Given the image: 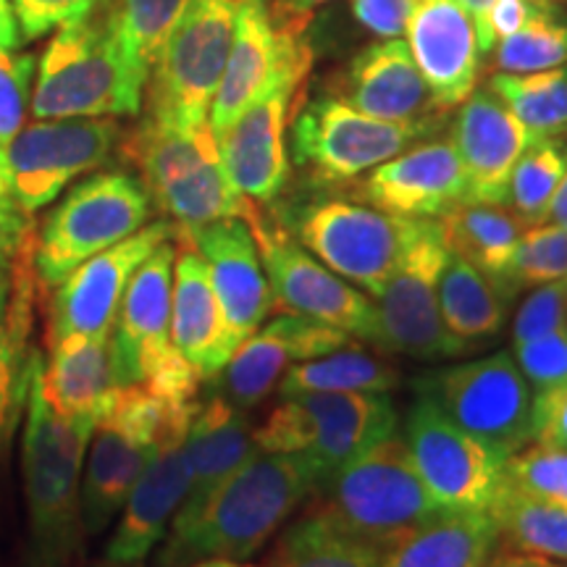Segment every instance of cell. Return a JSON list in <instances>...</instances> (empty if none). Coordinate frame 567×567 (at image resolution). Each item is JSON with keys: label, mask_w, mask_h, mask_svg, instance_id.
I'll return each mask as SVG.
<instances>
[{"label": "cell", "mask_w": 567, "mask_h": 567, "mask_svg": "<svg viewBox=\"0 0 567 567\" xmlns=\"http://www.w3.org/2000/svg\"><path fill=\"white\" fill-rule=\"evenodd\" d=\"M318 488L321 476L305 455L255 450L197 513L172 520L158 565L187 567L208 557H252Z\"/></svg>", "instance_id": "obj_1"}, {"label": "cell", "mask_w": 567, "mask_h": 567, "mask_svg": "<svg viewBox=\"0 0 567 567\" xmlns=\"http://www.w3.org/2000/svg\"><path fill=\"white\" fill-rule=\"evenodd\" d=\"M40 358L34 363L30 396H27L24 442H21L32 567H66L84 536L82 471L97 421L69 417L53 410L40 386Z\"/></svg>", "instance_id": "obj_2"}, {"label": "cell", "mask_w": 567, "mask_h": 567, "mask_svg": "<svg viewBox=\"0 0 567 567\" xmlns=\"http://www.w3.org/2000/svg\"><path fill=\"white\" fill-rule=\"evenodd\" d=\"M145 80L126 61L113 13L59 27L40 59L32 87L34 118L137 116Z\"/></svg>", "instance_id": "obj_3"}, {"label": "cell", "mask_w": 567, "mask_h": 567, "mask_svg": "<svg viewBox=\"0 0 567 567\" xmlns=\"http://www.w3.org/2000/svg\"><path fill=\"white\" fill-rule=\"evenodd\" d=\"M126 153L140 168V179L176 231H193L218 218H250L255 203L234 187L221 161L216 132L200 126H166L151 118L132 134Z\"/></svg>", "instance_id": "obj_4"}, {"label": "cell", "mask_w": 567, "mask_h": 567, "mask_svg": "<svg viewBox=\"0 0 567 567\" xmlns=\"http://www.w3.org/2000/svg\"><path fill=\"white\" fill-rule=\"evenodd\" d=\"M318 494L321 505L316 509L347 534L384 551L444 515L417 476L405 442L396 434L339 467Z\"/></svg>", "instance_id": "obj_5"}, {"label": "cell", "mask_w": 567, "mask_h": 567, "mask_svg": "<svg viewBox=\"0 0 567 567\" xmlns=\"http://www.w3.org/2000/svg\"><path fill=\"white\" fill-rule=\"evenodd\" d=\"M396 425L389 392H302L284 396L252 439L260 452L308 457L323 486L339 467L394 436Z\"/></svg>", "instance_id": "obj_6"}, {"label": "cell", "mask_w": 567, "mask_h": 567, "mask_svg": "<svg viewBox=\"0 0 567 567\" xmlns=\"http://www.w3.org/2000/svg\"><path fill=\"white\" fill-rule=\"evenodd\" d=\"M429 221L392 216L344 197H326L289 210L281 226L326 268L379 297Z\"/></svg>", "instance_id": "obj_7"}, {"label": "cell", "mask_w": 567, "mask_h": 567, "mask_svg": "<svg viewBox=\"0 0 567 567\" xmlns=\"http://www.w3.org/2000/svg\"><path fill=\"white\" fill-rule=\"evenodd\" d=\"M195 405V402H193ZM145 384L118 386L92 431L82 471V528L97 536L122 513L126 496L151 463L158 442L184 408Z\"/></svg>", "instance_id": "obj_8"}, {"label": "cell", "mask_w": 567, "mask_h": 567, "mask_svg": "<svg viewBox=\"0 0 567 567\" xmlns=\"http://www.w3.org/2000/svg\"><path fill=\"white\" fill-rule=\"evenodd\" d=\"M153 200L140 176L105 172L69 189L42 224L32 247L34 276L42 287H59L92 255L124 243L151 218Z\"/></svg>", "instance_id": "obj_9"}, {"label": "cell", "mask_w": 567, "mask_h": 567, "mask_svg": "<svg viewBox=\"0 0 567 567\" xmlns=\"http://www.w3.org/2000/svg\"><path fill=\"white\" fill-rule=\"evenodd\" d=\"M243 0H193L147 76V118L200 126L229 61Z\"/></svg>", "instance_id": "obj_10"}, {"label": "cell", "mask_w": 567, "mask_h": 567, "mask_svg": "<svg viewBox=\"0 0 567 567\" xmlns=\"http://www.w3.org/2000/svg\"><path fill=\"white\" fill-rule=\"evenodd\" d=\"M434 130L436 124L381 122L337 95H318L289 118V161L318 187H342Z\"/></svg>", "instance_id": "obj_11"}, {"label": "cell", "mask_w": 567, "mask_h": 567, "mask_svg": "<svg viewBox=\"0 0 567 567\" xmlns=\"http://www.w3.org/2000/svg\"><path fill=\"white\" fill-rule=\"evenodd\" d=\"M415 392L502 460L534 442V389L509 350L425 373Z\"/></svg>", "instance_id": "obj_12"}, {"label": "cell", "mask_w": 567, "mask_h": 567, "mask_svg": "<svg viewBox=\"0 0 567 567\" xmlns=\"http://www.w3.org/2000/svg\"><path fill=\"white\" fill-rule=\"evenodd\" d=\"M305 21L276 13L268 0H243L224 76L213 95L208 124L216 137L284 80H305L313 51L302 38Z\"/></svg>", "instance_id": "obj_13"}, {"label": "cell", "mask_w": 567, "mask_h": 567, "mask_svg": "<svg viewBox=\"0 0 567 567\" xmlns=\"http://www.w3.org/2000/svg\"><path fill=\"white\" fill-rule=\"evenodd\" d=\"M260 260L271 284L274 308L310 321L342 329L352 339L375 347L379 339V308L363 289L352 287L342 276L326 268L281 224H268L255 213L250 218Z\"/></svg>", "instance_id": "obj_14"}, {"label": "cell", "mask_w": 567, "mask_h": 567, "mask_svg": "<svg viewBox=\"0 0 567 567\" xmlns=\"http://www.w3.org/2000/svg\"><path fill=\"white\" fill-rule=\"evenodd\" d=\"M423 486L442 513H488L505 481V460L465 434L425 394H417L402 431Z\"/></svg>", "instance_id": "obj_15"}, {"label": "cell", "mask_w": 567, "mask_h": 567, "mask_svg": "<svg viewBox=\"0 0 567 567\" xmlns=\"http://www.w3.org/2000/svg\"><path fill=\"white\" fill-rule=\"evenodd\" d=\"M122 137L113 118H40L3 151L9 193L24 213L51 205L76 176L95 172Z\"/></svg>", "instance_id": "obj_16"}, {"label": "cell", "mask_w": 567, "mask_h": 567, "mask_svg": "<svg viewBox=\"0 0 567 567\" xmlns=\"http://www.w3.org/2000/svg\"><path fill=\"white\" fill-rule=\"evenodd\" d=\"M446 260L450 247L444 243L442 224L431 218L379 295L375 350L415 360H450L467 354L444 329L439 310V281Z\"/></svg>", "instance_id": "obj_17"}, {"label": "cell", "mask_w": 567, "mask_h": 567, "mask_svg": "<svg viewBox=\"0 0 567 567\" xmlns=\"http://www.w3.org/2000/svg\"><path fill=\"white\" fill-rule=\"evenodd\" d=\"M176 234L172 221L145 224L124 243L92 255L53 287L48 313V344L66 337H111L118 305L132 276L155 247Z\"/></svg>", "instance_id": "obj_18"}, {"label": "cell", "mask_w": 567, "mask_h": 567, "mask_svg": "<svg viewBox=\"0 0 567 567\" xmlns=\"http://www.w3.org/2000/svg\"><path fill=\"white\" fill-rule=\"evenodd\" d=\"M176 239H166L134 271L111 329V360L118 386L145 384L174 358L172 295Z\"/></svg>", "instance_id": "obj_19"}, {"label": "cell", "mask_w": 567, "mask_h": 567, "mask_svg": "<svg viewBox=\"0 0 567 567\" xmlns=\"http://www.w3.org/2000/svg\"><path fill=\"white\" fill-rule=\"evenodd\" d=\"M197 402L172 417L163 431L158 450L147 463L137 484L126 496L122 517L113 530L105 559L113 565H140L166 538L174 515L179 513L189 488V463L184 439Z\"/></svg>", "instance_id": "obj_20"}, {"label": "cell", "mask_w": 567, "mask_h": 567, "mask_svg": "<svg viewBox=\"0 0 567 567\" xmlns=\"http://www.w3.org/2000/svg\"><path fill=\"white\" fill-rule=\"evenodd\" d=\"M354 344L352 337L334 326L310 318L281 313L260 326L234 350L229 363L216 375V392L231 405L252 410L279 386L292 363L323 358Z\"/></svg>", "instance_id": "obj_21"}, {"label": "cell", "mask_w": 567, "mask_h": 567, "mask_svg": "<svg viewBox=\"0 0 567 567\" xmlns=\"http://www.w3.org/2000/svg\"><path fill=\"white\" fill-rule=\"evenodd\" d=\"M300 84V76L279 82L218 137L226 174L255 205H271L287 189L292 174L287 132Z\"/></svg>", "instance_id": "obj_22"}, {"label": "cell", "mask_w": 567, "mask_h": 567, "mask_svg": "<svg viewBox=\"0 0 567 567\" xmlns=\"http://www.w3.org/2000/svg\"><path fill=\"white\" fill-rule=\"evenodd\" d=\"M184 234L208 266L210 284L221 302L226 326L237 347L255 334L274 310L258 243L247 218H218Z\"/></svg>", "instance_id": "obj_23"}, {"label": "cell", "mask_w": 567, "mask_h": 567, "mask_svg": "<svg viewBox=\"0 0 567 567\" xmlns=\"http://www.w3.org/2000/svg\"><path fill=\"white\" fill-rule=\"evenodd\" d=\"M354 193L392 216L442 218L465 203V172L452 140H429L368 172Z\"/></svg>", "instance_id": "obj_24"}, {"label": "cell", "mask_w": 567, "mask_h": 567, "mask_svg": "<svg viewBox=\"0 0 567 567\" xmlns=\"http://www.w3.org/2000/svg\"><path fill=\"white\" fill-rule=\"evenodd\" d=\"M536 137L492 90H473L452 126L465 172V203L507 205L509 176Z\"/></svg>", "instance_id": "obj_25"}, {"label": "cell", "mask_w": 567, "mask_h": 567, "mask_svg": "<svg viewBox=\"0 0 567 567\" xmlns=\"http://www.w3.org/2000/svg\"><path fill=\"white\" fill-rule=\"evenodd\" d=\"M408 45L439 111L463 105L481 74V48L460 0H415Z\"/></svg>", "instance_id": "obj_26"}, {"label": "cell", "mask_w": 567, "mask_h": 567, "mask_svg": "<svg viewBox=\"0 0 567 567\" xmlns=\"http://www.w3.org/2000/svg\"><path fill=\"white\" fill-rule=\"evenodd\" d=\"M334 95L360 113L396 124H436L439 111L405 40L373 42L354 55Z\"/></svg>", "instance_id": "obj_27"}, {"label": "cell", "mask_w": 567, "mask_h": 567, "mask_svg": "<svg viewBox=\"0 0 567 567\" xmlns=\"http://www.w3.org/2000/svg\"><path fill=\"white\" fill-rule=\"evenodd\" d=\"M174 295H172V342L182 358L200 373L203 381H213L229 363L237 350L226 326L221 302L210 284L208 266L184 234H174Z\"/></svg>", "instance_id": "obj_28"}, {"label": "cell", "mask_w": 567, "mask_h": 567, "mask_svg": "<svg viewBox=\"0 0 567 567\" xmlns=\"http://www.w3.org/2000/svg\"><path fill=\"white\" fill-rule=\"evenodd\" d=\"M32 247L30 239L13 264L0 271V455L17 434L40 358L38 347H32L34 297L40 284L32 266Z\"/></svg>", "instance_id": "obj_29"}, {"label": "cell", "mask_w": 567, "mask_h": 567, "mask_svg": "<svg viewBox=\"0 0 567 567\" xmlns=\"http://www.w3.org/2000/svg\"><path fill=\"white\" fill-rule=\"evenodd\" d=\"M184 450L189 463V488L174 520L197 513L210 494H216V488L258 450L247 410L213 392L205 402H197Z\"/></svg>", "instance_id": "obj_30"}, {"label": "cell", "mask_w": 567, "mask_h": 567, "mask_svg": "<svg viewBox=\"0 0 567 567\" xmlns=\"http://www.w3.org/2000/svg\"><path fill=\"white\" fill-rule=\"evenodd\" d=\"M48 360L40 358L38 375L53 410L69 417L101 421L118 389L111 337H66L48 344Z\"/></svg>", "instance_id": "obj_31"}, {"label": "cell", "mask_w": 567, "mask_h": 567, "mask_svg": "<svg viewBox=\"0 0 567 567\" xmlns=\"http://www.w3.org/2000/svg\"><path fill=\"white\" fill-rule=\"evenodd\" d=\"M499 530L488 513H444L392 544L379 567H492Z\"/></svg>", "instance_id": "obj_32"}, {"label": "cell", "mask_w": 567, "mask_h": 567, "mask_svg": "<svg viewBox=\"0 0 567 567\" xmlns=\"http://www.w3.org/2000/svg\"><path fill=\"white\" fill-rule=\"evenodd\" d=\"M513 302V297L494 279L450 252L439 281V310L444 329L463 344L465 352L481 350L502 334Z\"/></svg>", "instance_id": "obj_33"}, {"label": "cell", "mask_w": 567, "mask_h": 567, "mask_svg": "<svg viewBox=\"0 0 567 567\" xmlns=\"http://www.w3.org/2000/svg\"><path fill=\"white\" fill-rule=\"evenodd\" d=\"M444 243L452 255L476 266L488 279L505 276L509 258L528 226L507 205L463 203L439 218Z\"/></svg>", "instance_id": "obj_34"}, {"label": "cell", "mask_w": 567, "mask_h": 567, "mask_svg": "<svg viewBox=\"0 0 567 567\" xmlns=\"http://www.w3.org/2000/svg\"><path fill=\"white\" fill-rule=\"evenodd\" d=\"M488 515L499 530L502 547L567 563V502L520 492L502 481Z\"/></svg>", "instance_id": "obj_35"}, {"label": "cell", "mask_w": 567, "mask_h": 567, "mask_svg": "<svg viewBox=\"0 0 567 567\" xmlns=\"http://www.w3.org/2000/svg\"><path fill=\"white\" fill-rule=\"evenodd\" d=\"M400 386V371L384 354L358 342L323 358L295 363L279 381V394L302 392H392Z\"/></svg>", "instance_id": "obj_36"}, {"label": "cell", "mask_w": 567, "mask_h": 567, "mask_svg": "<svg viewBox=\"0 0 567 567\" xmlns=\"http://www.w3.org/2000/svg\"><path fill=\"white\" fill-rule=\"evenodd\" d=\"M384 549L347 534L321 509H310L284 534L271 567H379Z\"/></svg>", "instance_id": "obj_37"}, {"label": "cell", "mask_w": 567, "mask_h": 567, "mask_svg": "<svg viewBox=\"0 0 567 567\" xmlns=\"http://www.w3.org/2000/svg\"><path fill=\"white\" fill-rule=\"evenodd\" d=\"M488 90L536 140L567 137V63L530 74L499 71L488 82Z\"/></svg>", "instance_id": "obj_38"}, {"label": "cell", "mask_w": 567, "mask_h": 567, "mask_svg": "<svg viewBox=\"0 0 567 567\" xmlns=\"http://www.w3.org/2000/svg\"><path fill=\"white\" fill-rule=\"evenodd\" d=\"M565 168V140H536L515 163L513 176H509L507 205L528 229L547 224Z\"/></svg>", "instance_id": "obj_39"}, {"label": "cell", "mask_w": 567, "mask_h": 567, "mask_svg": "<svg viewBox=\"0 0 567 567\" xmlns=\"http://www.w3.org/2000/svg\"><path fill=\"white\" fill-rule=\"evenodd\" d=\"M193 0H118L111 11L126 61L145 82L161 48Z\"/></svg>", "instance_id": "obj_40"}, {"label": "cell", "mask_w": 567, "mask_h": 567, "mask_svg": "<svg viewBox=\"0 0 567 567\" xmlns=\"http://www.w3.org/2000/svg\"><path fill=\"white\" fill-rule=\"evenodd\" d=\"M551 281H567V229L557 224H542L526 229L509 258L505 276L496 284L515 300L526 289Z\"/></svg>", "instance_id": "obj_41"}, {"label": "cell", "mask_w": 567, "mask_h": 567, "mask_svg": "<svg viewBox=\"0 0 567 567\" xmlns=\"http://www.w3.org/2000/svg\"><path fill=\"white\" fill-rule=\"evenodd\" d=\"M555 13H542L520 32L496 42V69L505 74H530L567 63V24Z\"/></svg>", "instance_id": "obj_42"}, {"label": "cell", "mask_w": 567, "mask_h": 567, "mask_svg": "<svg viewBox=\"0 0 567 567\" xmlns=\"http://www.w3.org/2000/svg\"><path fill=\"white\" fill-rule=\"evenodd\" d=\"M505 484L520 492L567 502V452L526 446L505 460Z\"/></svg>", "instance_id": "obj_43"}, {"label": "cell", "mask_w": 567, "mask_h": 567, "mask_svg": "<svg viewBox=\"0 0 567 567\" xmlns=\"http://www.w3.org/2000/svg\"><path fill=\"white\" fill-rule=\"evenodd\" d=\"M567 323V281H551L534 287L523 297L520 308L513 318V344L528 342V339L565 331Z\"/></svg>", "instance_id": "obj_44"}, {"label": "cell", "mask_w": 567, "mask_h": 567, "mask_svg": "<svg viewBox=\"0 0 567 567\" xmlns=\"http://www.w3.org/2000/svg\"><path fill=\"white\" fill-rule=\"evenodd\" d=\"M34 76V59L27 53L0 51V153L9 147L24 122Z\"/></svg>", "instance_id": "obj_45"}, {"label": "cell", "mask_w": 567, "mask_h": 567, "mask_svg": "<svg viewBox=\"0 0 567 567\" xmlns=\"http://www.w3.org/2000/svg\"><path fill=\"white\" fill-rule=\"evenodd\" d=\"M513 358L534 392H544L567 381V331L513 344Z\"/></svg>", "instance_id": "obj_46"}, {"label": "cell", "mask_w": 567, "mask_h": 567, "mask_svg": "<svg viewBox=\"0 0 567 567\" xmlns=\"http://www.w3.org/2000/svg\"><path fill=\"white\" fill-rule=\"evenodd\" d=\"M101 6L103 0H11L19 38L24 42H32L63 24L90 17Z\"/></svg>", "instance_id": "obj_47"}, {"label": "cell", "mask_w": 567, "mask_h": 567, "mask_svg": "<svg viewBox=\"0 0 567 567\" xmlns=\"http://www.w3.org/2000/svg\"><path fill=\"white\" fill-rule=\"evenodd\" d=\"M551 11H557L551 0H494V6L486 13L484 34L478 38L481 55L492 53L496 42L520 32L528 21Z\"/></svg>", "instance_id": "obj_48"}, {"label": "cell", "mask_w": 567, "mask_h": 567, "mask_svg": "<svg viewBox=\"0 0 567 567\" xmlns=\"http://www.w3.org/2000/svg\"><path fill=\"white\" fill-rule=\"evenodd\" d=\"M534 444L567 452V381L534 394Z\"/></svg>", "instance_id": "obj_49"}, {"label": "cell", "mask_w": 567, "mask_h": 567, "mask_svg": "<svg viewBox=\"0 0 567 567\" xmlns=\"http://www.w3.org/2000/svg\"><path fill=\"white\" fill-rule=\"evenodd\" d=\"M30 213H24L9 193L3 155H0V271L13 264L21 247L30 243Z\"/></svg>", "instance_id": "obj_50"}, {"label": "cell", "mask_w": 567, "mask_h": 567, "mask_svg": "<svg viewBox=\"0 0 567 567\" xmlns=\"http://www.w3.org/2000/svg\"><path fill=\"white\" fill-rule=\"evenodd\" d=\"M492 567H551V559L526 555V551L502 547L499 544V549H496L492 559Z\"/></svg>", "instance_id": "obj_51"}, {"label": "cell", "mask_w": 567, "mask_h": 567, "mask_svg": "<svg viewBox=\"0 0 567 567\" xmlns=\"http://www.w3.org/2000/svg\"><path fill=\"white\" fill-rule=\"evenodd\" d=\"M19 42L21 38L11 11V0H0V51H17Z\"/></svg>", "instance_id": "obj_52"}, {"label": "cell", "mask_w": 567, "mask_h": 567, "mask_svg": "<svg viewBox=\"0 0 567 567\" xmlns=\"http://www.w3.org/2000/svg\"><path fill=\"white\" fill-rule=\"evenodd\" d=\"M323 3H329V0H276L274 11L292 21H305L316 6H323Z\"/></svg>", "instance_id": "obj_53"}, {"label": "cell", "mask_w": 567, "mask_h": 567, "mask_svg": "<svg viewBox=\"0 0 567 567\" xmlns=\"http://www.w3.org/2000/svg\"><path fill=\"white\" fill-rule=\"evenodd\" d=\"M547 221L549 224H557V226H565V229H567V168H565L563 182H559V189H557L555 200H551Z\"/></svg>", "instance_id": "obj_54"}, {"label": "cell", "mask_w": 567, "mask_h": 567, "mask_svg": "<svg viewBox=\"0 0 567 567\" xmlns=\"http://www.w3.org/2000/svg\"><path fill=\"white\" fill-rule=\"evenodd\" d=\"M460 3H463V9L471 13L473 27H476V38H481L486 27V13L494 6V0H460Z\"/></svg>", "instance_id": "obj_55"}, {"label": "cell", "mask_w": 567, "mask_h": 567, "mask_svg": "<svg viewBox=\"0 0 567 567\" xmlns=\"http://www.w3.org/2000/svg\"><path fill=\"white\" fill-rule=\"evenodd\" d=\"M187 567H258V565H247L243 559H229V557H208Z\"/></svg>", "instance_id": "obj_56"}, {"label": "cell", "mask_w": 567, "mask_h": 567, "mask_svg": "<svg viewBox=\"0 0 567 567\" xmlns=\"http://www.w3.org/2000/svg\"><path fill=\"white\" fill-rule=\"evenodd\" d=\"M103 567H132V565H113V563H109V565H103Z\"/></svg>", "instance_id": "obj_57"}, {"label": "cell", "mask_w": 567, "mask_h": 567, "mask_svg": "<svg viewBox=\"0 0 567 567\" xmlns=\"http://www.w3.org/2000/svg\"><path fill=\"white\" fill-rule=\"evenodd\" d=\"M551 567H567V563H551Z\"/></svg>", "instance_id": "obj_58"}, {"label": "cell", "mask_w": 567, "mask_h": 567, "mask_svg": "<svg viewBox=\"0 0 567 567\" xmlns=\"http://www.w3.org/2000/svg\"><path fill=\"white\" fill-rule=\"evenodd\" d=\"M565 331H567V323H565Z\"/></svg>", "instance_id": "obj_59"}, {"label": "cell", "mask_w": 567, "mask_h": 567, "mask_svg": "<svg viewBox=\"0 0 567 567\" xmlns=\"http://www.w3.org/2000/svg\"><path fill=\"white\" fill-rule=\"evenodd\" d=\"M0 155H3V153H0Z\"/></svg>", "instance_id": "obj_60"}]
</instances>
